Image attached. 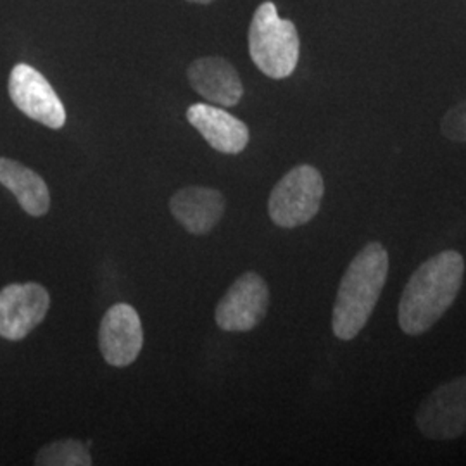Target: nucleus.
<instances>
[{
	"mask_svg": "<svg viewBox=\"0 0 466 466\" xmlns=\"http://www.w3.org/2000/svg\"><path fill=\"white\" fill-rule=\"evenodd\" d=\"M225 206L223 194L208 187H185L169 202L173 217L194 235L211 232L225 215Z\"/></svg>",
	"mask_w": 466,
	"mask_h": 466,
	"instance_id": "obj_12",
	"label": "nucleus"
},
{
	"mask_svg": "<svg viewBox=\"0 0 466 466\" xmlns=\"http://www.w3.org/2000/svg\"><path fill=\"white\" fill-rule=\"evenodd\" d=\"M441 130L452 142H466V100L451 107L441 121Z\"/></svg>",
	"mask_w": 466,
	"mask_h": 466,
	"instance_id": "obj_15",
	"label": "nucleus"
},
{
	"mask_svg": "<svg viewBox=\"0 0 466 466\" xmlns=\"http://www.w3.org/2000/svg\"><path fill=\"white\" fill-rule=\"evenodd\" d=\"M187 76L200 97L215 106L233 107L244 96L237 69L223 57H200L188 66Z\"/></svg>",
	"mask_w": 466,
	"mask_h": 466,
	"instance_id": "obj_11",
	"label": "nucleus"
},
{
	"mask_svg": "<svg viewBox=\"0 0 466 466\" xmlns=\"http://www.w3.org/2000/svg\"><path fill=\"white\" fill-rule=\"evenodd\" d=\"M299 34L292 21L282 19L273 2H263L250 21L252 63L273 80H283L299 63Z\"/></svg>",
	"mask_w": 466,
	"mask_h": 466,
	"instance_id": "obj_3",
	"label": "nucleus"
},
{
	"mask_svg": "<svg viewBox=\"0 0 466 466\" xmlns=\"http://www.w3.org/2000/svg\"><path fill=\"white\" fill-rule=\"evenodd\" d=\"M389 273V252L370 242L346 269L333 304L332 330L340 340H352L365 329L382 296Z\"/></svg>",
	"mask_w": 466,
	"mask_h": 466,
	"instance_id": "obj_2",
	"label": "nucleus"
},
{
	"mask_svg": "<svg viewBox=\"0 0 466 466\" xmlns=\"http://www.w3.org/2000/svg\"><path fill=\"white\" fill-rule=\"evenodd\" d=\"M187 2H196V4H211L213 0H187Z\"/></svg>",
	"mask_w": 466,
	"mask_h": 466,
	"instance_id": "obj_16",
	"label": "nucleus"
},
{
	"mask_svg": "<svg viewBox=\"0 0 466 466\" xmlns=\"http://www.w3.org/2000/svg\"><path fill=\"white\" fill-rule=\"evenodd\" d=\"M0 184L15 194L30 217H44L50 208V194L44 178L15 159L0 157Z\"/></svg>",
	"mask_w": 466,
	"mask_h": 466,
	"instance_id": "obj_13",
	"label": "nucleus"
},
{
	"mask_svg": "<svg viewBox=\"0 0 466 466\" xmlns=\"http://www.w3.org/2000/svg\"><path fill=\"white\" fill-rule=\"evenodd\" d=\"M187 119L221 154H238L249 144L248 125L215 104L190 106Z\"/></svg>",
	"mask_w": 466,
	"mask_h": 466,
	"instance_id": "obj_10",
	"label": "nucleus"
},
{
	"mask_svg": "<svg viewBox=\"0 0 466 466\" xmlns=\"http://www.w3.org/2000/svg\"><path fill=\"white\" fill-rule=\"evenodd\" d=\"M417 427L432 441H452L466 433V375L442 383L418 408Z\"/></svg>",
	"mask_w": 466,
	"mask_h": 466,
	"instance_id": "obj_5",
	"label": "nucleus"
},
{
	"mask_svg": "<svg viewBox=\"0 0 466 466\" xmlns=\"http://www.w3.org/2000/svg\"><path fill=\"white\" fill-rule=\"evenodd\" d=\"M463 279L465 259L458 250H442L418 267L400 296V330L411 337L429 332L458 298Z\"/></svg>",
	"mask_w": 466,
	"mask_h": 466,
	"instance_id": "obj_1",
	"label": "nucleus"
},
{
	"mask_svg": "<svg viewBox=\"0 0 466 466\" xmlns=\"http://www.w3.org/2000/svg\"><path fill=\"white\" fill-rule=\"evenodd\" d=\"M49 292L38 283H11L0 290V337L23 340L49 313Z\"/></svg>",
	"mask_w": 466,
	"mask_h": 466,
	"instance_id": "obj_8",
	"label": "nucleus"
},
{
	"mask_svg": "<svg viewBox=\"0 0 466 466\" xmlns=\"http://www.w3.org/2000/svg\"><path fill=\"white\" fill-rule=\"evenodd\" d=\"M144 346V330L138 313L128 304H115L102 318L99 348L111 367H128Z\"/></svg>",
	"mask_w": 466,
	"mask_h": 466,
	"instance_id": "obj_9",
	"label": "nucleus"
},
{
	"mask_svg": "<svg viewBox=\"0 0 466 466\" xmlns=\"http://www.w3.org/2000/svg\"><path fill=\"white\" fill-rule=\"evenodd\" d=\"M269 308V289L254 271L240 275L218 304V327L225 332H249L256 329Z\"/></svg>",
	"mask_w": 466,
	"mask_h": 466,
	"instance_id": "obj_6",
	"label": "nucleus"
},
{
	"mask_svg": "<svg viewBox=\"0 0 466 466\" xmlns=\"http://www.w3.org/2000/svg\"><path fill=\"white\" fill-rule=\"evenodd\" d=\"M325 182L317 167L300 165L290 169L269 194L268 213L275 225L296 228L317 217Z\"/></svg>",
	"mask_w": 466,
	"mask_h": 466,
	"instance_id": "obj_4",
	"label": "nucleus"
},
{
	"mask_svg": "<svg viewBox=\"0 0 466 466\" xmlns=\"http://www.w3.org/2000/svg\"><path fill=\"white\" fill-rule=\"evenodd\" d=\"M9 96L17 109L40 125L59 130L66 123V109L47 78L28 65H16L9 76Z\"/></svg>",
	"mask_w": 466,
	"mask_h": 466,
	"instance_id": "obj_7",
	"label": "nucleus"
},
{
	"mask_svg": "<svg viewBox=\"0 0 466 466\" xmlns=\"http://www.w3.org/2000/svg\"><path fill=\"white\" fill-rule=\"evenodd\" d=\"M35 463L40 466H88L92 458L80 441L65 439L42 448Z\"/></svg>",
	"mask_w": 466,
	"mask_h": 466,
	"instance_id": "obj_14",
	"label": "nucleus"
}]
</instances>
